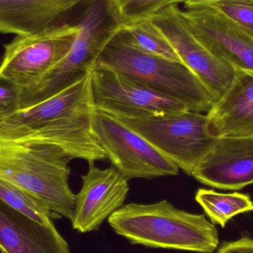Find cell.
Segmentation results:
<instances>
[{"label": "cell", "instance_id": "cell-1", "mask_svg": "<svg viewBox=\"0 0 253 253\" xmlns=\"http://www.w3.org/2000/svg\"><path fill=\"white\" fill-rule=\"evenodd\" d=\"M108 222L131 243L150 248L212 253L219 243L216 227L205 215L178 209L167 200L123 205Z\"/></svg>", "mask_w": 253, "mask_h": 253}, {"label": "cell", "instance_id": "cell-2", "mask_svg": "<svg viewBox=\"0 0 253 253\" xmlns=\"http://www.w3.org/2000/svg\"><path fill=\"white\" fill-rule=\"evenodd\" d=\"M73 159L50 143L0 140V179L28 192L52 212L71 221L77 198L69 184Z\"/></svg>", "mask_w": 253, "mask_h": 253}, {"label": "cell", "instance_id": "cell-3", "mask_svg": "<svg viewBox=\"0 0 253 253\" xmlns=\"http://www.w3.org/2000/svg\"><path fill=\"white\" fill-rule=\"evenodd\" d=\"M96 65L118 71L177 99L192 112L208 113L215 102L200 80L184 64L140 50L120 27L107 43Z\"/></svg>", "mask_w": 253, "mask_h": 253}, {"label": "cell", "instance_id": "cell-4", "mask_svg": "<svg viewBox=\"0 0 253 253\" xmlns=\"http://www.w3.org/2000/svg\"><path fill=\"white\" fill-rule=\"evenodd\" d=\"M84 4L77 22L78 35L69 53L37 83L22 90L20 110L54 96L85 77L120 28L111 18L105 0H86Z\"/></svg>", "mask_w": 253, "mask_h": 253}, {"label": "cell", "instance_id": "cell-5", "mask_svg": "<svg viewBox=\"0 0 253 253\" xmlns=\"http://www.w3.org/2000/svg\"><path fill=\"white\" fill-rule=\"evenodd\" d=\"M111 115L136 131L190 175L218 138L210 131L207 114L201 113L187 111L164 115Z\"/></svg>", "mask_w": 253, "mask_h": 253}, {"label": "cell", "instance_id": "cell-6", "mask_svg": "<svg viewBox=\"0 0 253 253\" xmlns=\"http://www.w3.org/2000/svg\"><path fill=\"white\" fill-rule=\"evenodd\" d=\"M91 129L114 168L128 181L178 175L172 161L114 116L94 108Z\"/></svg>", "mask_w": 253, "mask_h": 253}, {"label": "cell", "instance_id": "cell-7", "mask_svg": "<svg viewBox=\"0 0 253 253\" xmlns=\"http://www.w3.org/2000/svg\"><path fill=\"white\" fill-rule=\"evenodd\" d=\"M78 33L77 24H62L16 36L4 45L0 74L22 90L33 85L68 55Z\"/></svg>", "mask_w": 253, "mask_h": 253}, {"label": "cell", "instance_id": "cell-8", "mask_svg": "<svg viewBox=\"0 0 253 253\" xmlns=\"http://www.w3.org/2000/svg\"><path fill=\"white\" fill-rule=\"evenodd\" d=\"M95 108L114 115H164L188 111L184 104L111 68L90 71Z\"/></svg>", "mask_w": 253, "mask_h": 253}, {"label": "cell", "instance_id": "cell-9", "mask_svg": "<svg viewBox=\"0 0 253 253\" xmlns=\"http://www.w3.org/2000/svg\"><path fill=\"white\" fill-rule=\"evenodd\" d=\"M170 42L182 63L204 84L215 102L227 92L236 69L210 51L192 34L178 5L171 6L152 19Z\"/></svg>", "mask_w": 253, "mask_h": 253}, {"label": "cell", "instance_id": "cell-10", "mask_svg": "<svg viewBox=\"0 0 253 253\" xmlns=\"http://www.w3.org/2000/svg\"><path fill=\"white\" fill-rule=\"evenodd\" d=\"M181 13L192 34L210 51L253 76V37L211 7L185 9Z\"/></svg>", "mask_w": 253, "mask_h": 253}, {"label": "cell", "instance_id": "cell-11", "mask_svg": "<svg viewBox=\"0 0 253 253\" xmlns=\"http://www.w3.org/2000/svg\"><path fill=\"white\" fill-rule=\"evenodd\" d=\"M83 186L76 198L73 228L82 233L97 230L124 205L129 184L115 168L100 169L88 162V171L82 175Z\"/></svg>", "mask_w": 253, "mask_h": 253}, {"label": "cell", "instance_id": "cell-12", "mask_svg": "<svg viewBox=\"0 0 253 253\" xmlns=\"http://www.w3.org/2000/svg\"><path fill=\"white\" fill-rule=\"evenodd\" d=\"M192 175L221 190H240L253 184V135L218 138Z\"/></svg>", "mask_w": 253, "mask_h": 253}, {"label": "cell", "instance_id": "cell-13", "mask_svg": "<svg viewBox=\"0 0 253 253\" xmlns=\"http://www.w3.org/2000/svg\"><path fill=\"white\" fill-rule=\"evenodd\" d=\"M94 108L90 72L54 96L0 120V134L34 130Z\"/></svg>", "mask_w": 253, "mask_h": 253}, {"label": "cell", "instance_id": "cell-14", "mask_svg": "<svg viewBox=\"0 0 253 253\" xmlns=\"http://www.w3.org/2000/svg\"><path fill=\"white\" fill-rule=\"evenodd\" d=\"M93 111L58 120L34 130L0 134V140L50 143L63 149L74 159L87 162L105 160L108 158L91 129Z\"/></svg>", "mask_w": 253, "mask_h": 253}, {"label": "cell", "instance_id": "cell-15", "mask_svg": "<svg viewBox=\"0 0 253 253\" xmlns=\"http://www.w3.org/2000/svg\"><path fill=\"white\" fill-rule=\"evenodd\" d=\"M0 253H71L55 226L40 224L0 201Z\"/></svg>", "mask_w": 253, "mask_h": 253}, {"label": "cell", "instance_id": "cell-16", "mask_svg": "<svg viewBox=\"0 0 253 253\" xmlns=\"http://www.w3.org/2000/svg\"><path fill=\"white\" fill-rule=\"evenodd\" d=\"M207 117L210 131L217 138L253 135V76L236 69L228 90Z\"/></svg>", "mask_w": 253, "mask_h": 253}, {"label": "cell", "instance_id": "cell-17", "mask_svg": "<svg viewBox=\"0 0 253 253\" xmlns=\"http://www.w3.org/2000/svg\"><path fill=\"white\" fill-rule=\"evenodd\" d=\"M85 0H0V33L28 35L58 25Z\"/></svg>", "mask_w": 253, "mask_h": 253}, {"label": "cell", "instance_id": "cell-18", "mask_svg": "<svg viewBox=\"0 0 253 253\" xmlns=\"http://www.w3.org/2000/svg\"><path fill=\"white\" fill-rule=\"evenodd\" d=\"M196 201L214 224L225 227L229 220L239 214L253 211L251 196L244 193H221L208 189L196 192Z\"/></svg>", "mask_w": 253, "mask_h": 253}, {"label": "cell", "instance_id": "cell-19", "mask_svg": "<svg viewBox=\"0 0 253 253\" xmlns=\"http://www.w3.org/2000/svg\"><path fill=\"white\" fill-rule=\"evenodd\" d=\"M121 28L140 50L168 60L182 63L170 42L152 19L135 22Z\"/></svg>", "mask_w": 253, "mask_h": 253}, {"label": "cell", "instance_id": "cell-20", "mask_svg": "<svg viewBox=\"0 0 253 253\" xmlns=\"http://www.w3.org/2000/svg\"><path fill=\"white\" fill-rule=\"evenodd\" d=\"M113 20L119 27L153 19L171 6L181 4V0H105Z\"/></svg>", "mask_w": 253, "mask_h": 253}, {"label": "cell", "instance_id": "cell-21", "mask_svg": "<svg viewBox=\"0 0 253 253\" xmlns=\"http://www.w3.org/2000/svg\"><path fill=\"white\" fill-rule=\"evenodd\" d=\"M0 201L40 224L54 225L53 218L56 214L52 212L42 202L28 192L1 179Z\"/></svg>", "mask_w": 253, "mask_h": 253}, {"label": "cell", "instance_id": "cell-22", "mask_svg": "<svg viewBox=\"0 0 253 253\" xmlns=\"http://www.w3.org/2000/svg\"><path fill=\"white\" fill-rule=\"evenodd\" d=\"M205 7L219 12L253 37V0H218Z\"/></svg>", "mask_w": 253, "mask_h": 253}, {"label": "cell", "instance_id": "cell-23", "mask_svg": "<svg viewBox=\"0 0 253 253\" xmlns=\"http://www.w3.org/2000/svg\"><path fill=\"white\" fill-rule=\"evenodd\" d=\"M22 89L0 74V120L21 109Z\"/></svg>", "mask_w": 253, "mask_h": 253}, {"label": "cell", "instance_id": "cell-24", "mask_svg": "<svg viewBox=\"0 0 253 253\" xmlns=\"http://www.w3.org/2000/svg\"><path fill=\"white\" fill-rule=\"evenodd\" d=\"M217 253H253V239L242 238L236 242L224 244Z\"/></svg>", "mask_w": 253, "mask_h": 253}, {"label": "cell", "instance_id": "cell-25", "mask_svg": "<svg viewBox=\"0 0 253 253\" xmlns=\"http://www.w3.org/2000/svg\"><path fill=\"white\" fill-rule=\"evenodd\" d=\"M216 1L218 0H181V3L184 4L186 9H192L205 7Z\"/></svg>", "mask_w": 253, "mask_h": 253}]
</instances>
